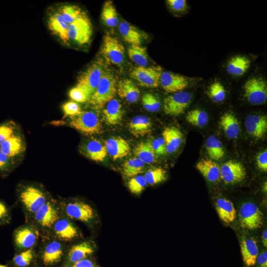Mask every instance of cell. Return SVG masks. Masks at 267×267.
Listing matches in <instances>:
<instances>
[{
    "instance_id": "60d3db41",
    "label": "cell",
    "mask_w": 267,
    "mask_h": 267,
    "mask_svg": "<svg viewBox=\"0 0 267 267\" xmlns=\"http://www.w3.org/2000/svg\"><path fill=\"white\" fill-rule=\"evenodd\" d=\"M147 184L154 185L165 181L167 178L166 171L162 168L156 167L148 170L144 176Z\"/></svg>"
},
{
    "instance_id": "f1b7e54d",
    "label": "cell",
    "mask_w": 267,
    "mask_h": 267,
    "mask_svg": "<svg viewBox=\"0 0 267 267\" xmlns=\"http://www.w3.org/2000/svg\"><path fill=\"white\" fill-rule=\"evenodd\" d=\"M197 169L209 181L215 182L220 178V167L215 162L203 159L196 165Z\"/></svg>"
},
{
    "instance_id": "603a6c76",
    "label": "cell",
    "mask_w": 267,
    "mask_h": 267,
    "mask_svg": "<svg viewBox=\"0 0 267 267\" xmlns=\"http://www.w3.org/2000/svg\"><path fill=\"white\" fill-rule=\"evenodd\" d=\"M240 249L245 265L248 267L254 266L259 253L256 241L253 238L243 239L240 243Z\"/></svg>"
},
{
    "instance_id": "9a60e30c",
    "label": "cell",
    "mask_w": 267,
    "mask_h": 267,
    "mask_svg": "<svg viewBox=\"0 0 267 267\" xmlns=\"http://www.w3.org/2000/svg\"><path fill=\"white\" fill-rule=\"evenodd\" d=\"M34 215L36 222L44 227H51L58 220V211L50 201H47Z\"/></svg>"
},
{
    "instance_id": "681fc988",
    "label": "cell",
    "mask_w": 267,
    "mask_h": 267,
    "mask_svg": "<svg viewBox=\"0 0 267 267\" xmlns=\"http://www.w3.org/2000/svg\"><path fill=\"white\" fill-rule=\"evenodd\" d=\"M166 2L170 9L175 12H183L187 7L185 0H167Z\"/></svg>"
},
{
    "instance_id": "f907efd6",
    "label": "cell",
    "mask_w": 267,
    "mask_h": 267,
    "mask_svg": "<svg viewBox=\"0 0 267 267\" xmlns=\"http://www.w3.org/2000/svg\"><path fill=\"white\" fill-rule=\"evenodd\" d=\"M151 144L156 156L165 155L167 153L166 148L163 138L159 137L154 139Z\"/></svg>"
},
{
    "instance_id": "db71d44e",
    "label": "cell",
    "mask_w": 267,
    "mask_h": 267,
    "mask_svg": "<svg viewBox=\"0 0 267 267\" xmlns=\"http://www.w3.org/2000/svg\"><path fill=\"white\" fill-rule=\"evenodd\" d=\"M257 263L259 267H267V252L264 251L259 253L257 259Z\"/></svg>"
},
{
    "instance_id": "680465c9",
    "label": "cell",
    "mask_w": 267,
    "mask_h": 267,
    "mask_svg": "<svg viewBox=\"0 0 267 267\" xmlns=\"http://www.w3.org/2000/svg\"><path fill=\"white\" fill-rule=\"evenodd\" d=\"M263 190L265 192H267V182L266 181L264 185H263Z\"/></svg>"
},
{
    "instance_id": "6da1fadb",
    "label": "cell",
    "mask_w": 267,
    "mask_h": 267,
    "mask_svg": "<svg viewBox=\"0 0 267 267\" xmlns=\"http://www.w3.org/2000/svg\"><path fill=\"white\" fill-rule=\"evenodd\" d=\"M118 82L116 75L105 69L96 89L88 101L89 103L95 108H102L115 96Z\"/></svg>"
},
{
    "instance_id": "d6a6232c",
    "label": "cell",
    "mask_w": 267,
    "mask_h": 267,
    "mask_svg": "<svg viewBox=\"0 0 267 267\" xmlns=\"http://www.w3.org/2000/svg\"><path fill=\"white\" fill-rule=\"evenodd\" d=\"M23 149L22 139L16 134L0 144V149L10 158L19 155Z\"/></svg>"
},
{
    "instance_id": "cb8c5ba5",
    "label": "cell",
    "mask_w": 267,
    "mask_h": 267,
    "mask_svg": "<svg viewBox=\"0 0 267 267\" xmlns=\"http://www.w3.org/2000/svg\"><path fill=\"white\" fill-rule=\"evenodd\" d=\"M162 138L165 144L167 153H172L178 149L182 143L183 134L177 128L169 127L163 131Z\"/></svg>"
},
{
    "instance_id": "277c9868",
    "label": "cell",
    "mask_w": 267,
    "mask_h": 267,
    "mask_svg": "<svg viewBox=\"0 0 267 267\" xmlns=\"http://www.w3.org/2000/svg\"><path fill=\"white\" fill-rule=\"evenodd\" d=\"M125 52L123 44L117 38L110 34H105L100 53L107 62L117 66L122 65L124 61Z\"/></svg>"
},
{
    "instance_id": "836d02e7",
    "label": "cell",
    "mask_w": 267,
    "mask_h": 267,
    "mask_svg": "<svg viewBox=\"0 0 267 267\" xmlns=\"http://www.w3.org/2000/svg\"><path fill=\"white\" fill-rule=\"evenodd\" d=\"M134 153L145 164H151L156 160V155L149 141H141L137 144L134 149Z\"/></svg>"
},
{
    "instance_id": "ba28073f",
    "label": "cell",
    "mask_w": 267,
    "mask_h": 267,
    "mask_svg": "<svg viewBox=\"0 0 267 267\" xmlns=\"http://www.w3.org/2000/svg\"><path fill=\"white\" fill-rule=\"evenodd\" d=\"M162 68L159 66L134 67L130 76L144 87L157 88L160 85Z\"/></svg>"
},
{
    "instance_id": "2e32d148",
    "label": "cell",
    "mask_w": 267,
    "mask_h": 267,
    "mask_svg": "<svg viewBox=\"0 0 267 267\" xmlns=\"http://www.w3.org/2000/svg\"><path fill=\"white\" fill-rule=\"evenodd\" d=\"M81 149L85 156L95 162L103 161L108 153L105 145L95 138L89 140Z\"/></svg>"
},
{
    "instance_id": "d590c367",
    "label": "cell",
    "mask_w": 267,
    "mask_h": 267,
    "mask_svg": "<svg viewBox=\"0 0 267 267\" xmlns=\"http://www.w3.org/2000/svg\"><path fill=\"white\" fill-rule=\"evenodd\" d=\"M101 18L108 27H115L119 25L118 13L112 1L108 0L104 2L101 13Z\"/></svg>"
},
{
    "instance_id": "7c38bea8",
    "label": "cell",
    "mask_w": 267,
    "mask_h": 267,
    "mask_svg": "<svg viewBox=\"0 0 267 267\" xmlns=\"http://www.w3.org/2000/svg\"><path fill=\"white\" fill-rule=\"evenodd\" d=\"M64 211L70 218L90 222L95 218V212L89 204L80 201L69 202L64 205Z\"/></svg>"
},
{
    "instance_id": "ee69618b",
    "label": "cell",
    "mask_w": 267,
    "mask_h": 267,
    "mask_svg": "<svg viewBox=\"0 0 267 267\" xmlns=\"http://www.w3.org/2000/svg\"><path fill=\"white\" fill-rule=\"evenodd\" d=\"M147 182L144 176L137 175L130 178L128 182L130 191L133 194H139L144 189Z\"/></svg>"
},
{
    "instance_id": "484cf974",
    "label": "cell",
    "mask_w": 267,
    "mask_h": 267,
    "mask_svg": "<svg viewBox=\"0 0 267 267\" xmlns=\"http://www.w3.org/2000/svg\"><path fill=\"white\" fill-rule=\"evenodd\" d=\"M216 209L221 220L226 224L233 222L236 218V211L233 203L225 198L216 202Z\"/></svg>"
},
{
    "instance_id": "8992f818",
    "label": "cell",
    "mask_w": 267,
    "mask_h": 267,
    "mask_svg": "<svg viewBox=\"0 0 267 267\" xmlns=\"http://www.w3.org/2000/svg\"><path fill=\"white\" fill-rule=\"evenodd\" d=\"M92 34L91 21L86 13L79 18L69 25L68 37L69 40L83 45L88 44Z\"/></svg>"
},
{
    "instance_id": "d4e9b609",
    "label": "cell",
    "mask_w": 267,
    "mask_h": 267,
    "mask_svg": "<svg viewBox=\"0 0 267 267\" xmlns=\"http://www.w3.org/2000/svg\"><path fill=\"white\" fill-rule=\"evenodd\" d=\"M102 113L104 119L107 124L110 125L119 124L123 116L122 105L119 100L114 98L107 103Z\"/></svg>"
},
{
    "instance_id": "b9f144b4",
    "label": "cell",
    "mask_w": 267,
    "mask_h": 267,
    "mask_svg": "<svg viewBox=\"0 0 267 267\" xmlns=\"http://www.w3.org/2000/svg\"><path fill=\"white\" fill-rule=\"evenodd\" d=\"M207 94L209 98L216 103L222 102L226 96L224 87L219 81H215L210 85Z\"/></svg>"
},
{
    "instance_id": "e575fe53",
    "label": "cell",
    "mask_w": 267,
    "mask_h": 267,
    "mask_svg": "<svg viewBox=\"0 0 267 267\" xmlns=\"http://www.w3.org/2000/svg\"><path fill=\"white\" fill-rule=\"evenodd\" d=\"M207 154L212 160L218 161L222 158L225 151L222 143L215 135L210 136L205 142Z\"/></svg>"
},
{
    "instance_id": "ac0fdd59",
    "label": "cell",
    "mask_w": 267,
    "mask_h": 267,
    "mask_svg": "<svg viewBox=\"0 0 267 267\" xmlns=\"http://www.w3.org/2000/svg\"><path fill=\"white\" fill-rule=\"evenodd\" d=\"M47 25L52 33L63 43L64 44L68 43L69 25L63 20L59 12L50 15L48 18Z\"/></svg>"
},
{
    "instance_id": "91938a15",
    "label": "cell",
    "mask_w": 267,
    "mask_h": 267,
    "mask_svg": "<svg viewBox=\"0 0 267 267\" xmlns=\"http://www.w3.org/2000/svg\"><path fill=\"white\" fill-rule=\"evenodd\" d=\"M0 267H6L5 265H0Z\"/></svg>"
},
{
    "instance_id": "74e56055",
    "label": "cell",
    "mask_w": 267,
    "mask_h": 267,
    "mask_svg": "<svg viewBox=\"0 0 267 267\" xmlns=\"http://www.w3.org/2000/svg\"><path fill=\"white\" fill-rule=\"evenodd\" d=\"M145 163L140 159L134 157L124 162L123 173L127 178H132L143 172Z\"/></svg>"
},
{
    "instance_id": "f6af8a7d",
    "label": "cell",
    "mask_w": 267,
    "mask_h": 267,
    "mask_svg": "<svg viewBox=\"0 0 267 267\" xmlns=\"http://www.w3.org/2000/svg\"><path fill=\"white\" fill-rule=\"evenodd\" d=\"M34 256V251L32 248L26 249L16 255L13 261L19 267H25L28 266L32 261Z\"/></svg>"
},
{
    "instance_id": "bcb514c9",
    "label": "cell",
    "mask_w": 267,
    "mask_h": 267,
    "mask_svg": "<svg viewBox=\"0 0 267 267\" xmlns=\"http://www.w3.org/2000/svg\"><path fill=\"white\" fill-rule=\"evenodd\" d=\"M69 96L77 103L86 102L88 101L90 97L85 90L77 85L70 90Z\"/></svg>"
},
{
    "instance_id": "44dd1931",
    "label": "cell",
    "mask_w": 267,
    "mask_h": 267,
    "mask_svg": "<svg viewBox=\"0 0 267 267\" xmlns=\"http://www.w3.org/2000/svg\"><path fill=\"white\" fill-rule=\"evenodd\" d=\"M118 29L124 40L130 45H141L145 38L140 30L125 21L119 24Z\"/></svg>"
},
{
    "instance_id": "7a4b0ae2",
    "label": "cell",
    "mask_w": 267,
    "mask_h": 267,
    "mask_svg": "<svg viewBox=\"0 0 267 267\" xmlns=\"http://www.w3.org/2000/svg\"><path fill=\"white\" fill-rule=\"evenodd\" d=\"M70 126L86 135L101 134L102 125L97 113L94 111H82L76 117L71 118Z\"/></svg>"
},
{
    "instance_id": "8fae6325",
    "label": "cell",
    "mask_w": 267,
    "mask_h": 267,
    "mask_svg": "<svg viewBox=\"0 0 267 267\" xmlns=\"http://www.w3.org/2000/svg\"><path fill=\"white\" fill-rule=\"evenodd\" d=\"M246 168L240 162L230 160L220 167V178L226 184H234L244 179Z\"/></svg>"
},
{
    "instance_id": "4dcf8cb0",
    "label": "cell",
    "mask_w": 267,
    "mask_h": 267,
    "mask_svg": "<svg viewBox=\"0 0 267 267\" xmlns=\"http://www.w3.org/2000/svg\"><path fill=\"white\" fill-rule=\"evenodd\" d=\"M94 252L92 244L88 241H84L73 246L68 253V260L73 264L85 259Z\"/></svg>"
},
{
    "instance_id": "7dc6e473",
    "label": "cell",
    "mask_w": 267,
    "mask_h": 267,
    "mask_svg": "<svg viewBox=\"0 0 267 267\" xmlns=\"http://www.w3.org/2000/svg\"><path fill=\"white\" fill-rule=\"evenodd\" d=\"M62 109L64 117H69L71 118L78 116L82 111L79 104L74 101L64 103L62 106Z\"/></svg>"
},
{
    "instance_id": "6f0895ef",
    "label": "cell",
    "mask_w": 267,
    "mask_h": 267,
    "mask_svg": "<svg viewBox=\"0 0 267 267\" xmlns=\"http://www.w3.org/2000/svg\"><path fill=\"white\" fill-rule=\"evenodd\" d=\"M262 243L265 247H267V230L265 229L263 232L262 235Z\"/></svg>"
},
{
    "instance_id": "ab89813d",
    "label": "cell",
    "mask_w": 267,
    "mask_h": 267,
    "mask_svg": "<svg viewBox=\"0 0 267 267\" xmlns=\"http://www.w3.org/2000/svg\"><path fill=\"white\" fill-rule=\"evenodd\" d=\"M59 12L63 20L68 25L77 20L85 13L78 6L70 4L62 6Z\"/></svg>"
},
{
    "instance_id": "f5cc1de1",
    "label": "cell",
    "mask_w": 267,
    "mask_h": 267,
    "mask_svg": "<svg viewBox=\"0 0 267 267\" xmlns=\"http://www.w3.org/2000/svg\"><path fill=\"white\" fill-rule=\"evenodd\" d=\"M10 158L0 149V170L6 169L10 165Z\"/></svg>"
},
{
    "instance_id": "8d00e7d4",
    "label": "cell",
    "mask_w": 267,
    "mask_h": 267,
    "mask_svg": "<svg viewBox=\"0 0 267 267\" xmlns=\"http://www.w3.org/2000/svg\"><path fill=\"white\" fill-rule=\"evenodd\" d=\"M129 58L140 67H146L148 63L146 47L139 45H130L127 49Z\"/></svg>"
},
{
    "instance_id": "83f0119b",
    "label": "cell",
    "mask_w": 267,
    "mask_h": 267,
    "mask_svg": "<svg viewBox=\"0 0 267 267\" xmlns=\"http://www.w3.org/2000/svg\"><path fill=\"white\" fill-rule=\"evenodd\" d=\"M219 125L227 138H236L240 132V125L237 118L229 112L224 113L220 119Z\"/></svg>"
},
{
    "instance_id": "30bf717a",
    "label": "cell",
    "mask_w": 267,
    "mask_h": 267,
    "mask_svg": "<svg viewBox=\"0 0 267 267\" xmlns=\"http://www.w3.org/2000/svg\"><path fill=\"white\" fill-rule=\"evenodd\" d=\"M19 197L26 210L34 214L47 202L44 193L34 186H26L21 191Z\"/></svg>"
},
{
    "instance_id": "4fadbf2b",
    "label": "cell",
    "mask_w": 267,
    "mask_h": 267,
    "mask_svg": "<svg viewBox=\"0 0 267 267\" xmlns=\"http://www.w3.org/2000/svg\"><path fill=\"white\" fill-rule=\"evenodd\" d=\"M160 84L165 92L176 93L182 91L186 89L188 85V82L182 75L164 72L161 75Z\"/></svg>"
},
{
    "instance_id": "1f68e13d",
    "label": "cell",
    "mask_w": 267,
    "mask_h": 267,
    "mask_svg": "<svg viewBox=\"0 0 267 267\" xmlns=\"http://www.w3.org/2000/svg\"><path fill=\"white\" fill-rule=\"evenodd\" d=\"M250 60L242 55L232 57L228 61L226 71L230 75L240 76L243 75L250 67Z\"/></svg>"
},
{
    "instance_id": "9f6ffc18",
    "label": "cell",
    "mask_w": 267,
    "mask_h": 267,
    "mask_svg": "<svg viewBox=\"0 0 267 267\" xmlns=\"http://www.w3.org/2000/svg\"><path fill=\"white\" fill-rule=\"evenodd\" d=\"M8 216V209L3 203L0 201V222L5 221Z\"/></svg>"
},
{
    "instance_id": "7402d4cb",
    "label": "cell",
    "mask_w": 267,
    "mask_h": 267,
    "mask_svg": "<svg viewBox=\"0 0 267 267\" xmlns=\"http://www.w3.org/2000/svg\"><path fill=\"white\" fill-rule=\"evenodd\" d=\"M53 228L55 235L61 240H71L78 236L77 228L66 219H58L53 224Z\"/></svg>"
},
{
    "instance_id": "9c48e42d",
    "label": "cell",
    "mask_w": 267,
    "mask_h": 267,
    "mask_svg": "<svg viewBox=\"0 0 267 267\" xmlns=\"http://www.w3.org/2000/svg\"><path fill=\"white\" fill-rule=\"evenodd\" d=\"M191 100V95L187 91H182L168 96L164 100V113L168 115L177 116L184 113Z\"/></svg>"
},
{
    "instance_id": "5bb4252c",
    "label": "cell",
    "mask_w": 267,
    "mask_h": 267,
    "mask_svg": "<svg viewBox=\"0 0 267 267\" xmlns=\"http://www.w3.org/2000/svg\"><path fill=\"white\" fill-rule=\"evenodd\" d=\"M247 133L256 139L262 138L267 131V117L266 115H249L244 122Z\"/></svg>"
},
{
    "instance_id": "816d5d0a",
    "label": "cell",
    "mask_w": 267,
    "mask_h": 267,
    "mask_svg": "<svg viewBox=\"0 0 267 267\" xmlns=\"http://www.w3.org/2000/svg\"><path fill=\"white\" fill-rule=\"evenodd\" d=\"M256 163L260 170L266 172L267 171V150L259 153L256 157Z\"/></svg>"
},
{
    "instance_id": "4316f807",
    "label": "cell",
    "mask_w": 267,
    "mask_h": 267,
    "mask_svg": "<svg viewBox=\"0 0 267 267\" xmlns=\"http://www.w3.org/2000/svg\"><path fill=\"white\" fill-rule=\"evenodd\" d=\"M129 131L135 137L144 136L152 130V122L149 118L143 115L134 117L129 123Z\"/></svg>"
},
{
    "instance_id": "e0dca14e",
    "label": "cell",
    "mask_w": 267,
    "mask_h": 267,
    "mask_svg": "<svg viewBox=\"0 0 267 267\" xmlns=\"http://www.w3.org/2000/svg\"><path fill=\"white\" fill-rule=\"evenodd\" d=\"M38 233L34 228L28 226H22L18 228L14 233V242L19 249L32 248L38 239Z\"/></svg>"
},
{
    "instance_id": "11a10c76",
    "label": "cell",
    "mask_w": 267,
    "mask_h": 267,
    "mask_svg": "<svg viewBox=\"0 0 267 267\" xmlns=\"http://www.w3.org/2000/svg\"><path fill=\"white\" fill-rule=\"evenodd\" d=\"M72 267H95V266L91 260L85 259L74 264Z\"/></svg>"
},
{
    "instance_id": "52a82bcc",
    "label": "cell",
    "mask_w": 267,
    "mask_h": 267,
    "mask_svg": "<svg viewBox=\"0 0 267 267\" xmlns=\"http://www.w3.org/2000/svg\"><path fill=\"white\" fill-rule=\"evenodd\" d=\"M244 96L254 105L265 103L267 99V84L262 78L253 77L245 82L244 86Z\"/></svg>"
},
{
    "instance_id": "ffe728a7",
    "label": "cell",
    "mask_w": 267,
    "mask_h": 267,
    "mask_svg": "<svg viewBox=\"0 0 267 267\" xmlns=\"http://www.w3.org/2000/svg\"><path fill=\"white\" fill-rule=\"evenodd\" d=\"M117 93L119 97L129 103H134L139 99L140 90L131 80L123 79L118 82Z\"/></svg>"
},
{
    "instance_id": "3957f363",
    "label": "cell",
    "mask_w": 267,
    "mask_h": 267,
    "mask_svg": "<svg viewBox=\"0 0 267 267\" xmlns=\"http://www.w3.org/2000/svg\"><path fill=\"white\" fill-rule=\"evenodd\" d=\"M105 69L103 60L97 59L78 77L76 85L83 88L91 96L96 89Z\"/></svg>"
},
{
    "instance_id": "d6986e66",
    "label": "cell",
    "mask_w": 267,
    "mask_h": 267,
    "mask_svg": "<svg viewBox=\"0 0 267 267\" xmlns=\"http://www.w3.org/2000/svg\"><path fill=\"white\" fill-rule=\"evenodd\" d=\"M105 145L107 153L113 160L124 158L129 154L131 149L128 142L120 136L108 139Z\"/></svg>"
},
{
    "instance_id": "c3c4849f",
    "label": "cell",
    "mask_w": 267,
    "mask_h": 267,
    "mask_svg": "<svg viewBox=\"0 0 267 267\" xmlns=\"http://www.w3.org/2000/svg\"><path fill=\"white\" fill-rule=\"evenodd\" d=\"M16 128L12 122L0 125V144L15 134Z\"/></svg>"
},
{
    "instance_id": "5b68a950",
    "label": "cell",
    "mask_w": 267,
    "mask_h": 267,
    "mask_svg": "<svg viewBox=\"0 0 267 267\" xmlns=\"http://www.w3.org/2000/svg\"><path fill=\"white\" fill-rule=\"evenodd\" d=\"M239 222L240 227L248 230H255L263 224V214L254 203L246 202L239 208Z\"/></svg>"
},
{
    "instance_id": "f546056e",
    "label": "cell",
    "mask_w": 267,
    "mask_h": 267,
    "mask_svg": "<svg viewBox=\"0 0 267 267\" xmlns=\"http://www.w3.org/2000/svg\"><path fill=\"white\" fill-rule=\"evenodd\" d=\"M63 255V249L61 243L57 241L50 242L45 247L42 260L45 265H51L59 262Z\"/></svg>"
},
{
    "instance_id": "7bdbcfd3",
    "label": "cell",
    "mask_w": 267,
    "mask_h": 267,
    "mask_svg": "<svg viewBox=\"0 0 267 267\" xmlns=\"http://www.w3.org/2000/svg\"><path fill=\"white\" fill-rule=\"evenodd\" d=\"M142 103L144 108L150 112L158 111L161 107L158 98L151 93H146L142 96Z\"/></svg>"
},
{
    "instance_id": "f35d334b",
    "label": "cell",
    "mask_w": 267,
    "mask_h": 267,
    "mask_svg": "<svg viewBox=\"0 0 267 267\" xmlns=\"http://www.w3.org/2000/svg\"><path fill=\"white\" fill-rule=\"evenodd\" d=\"M185 120L187 122L193 126L202 128L208 124L209 116L205 111L195 109L187 113Z\"/></svg>"
}]
</instances>
